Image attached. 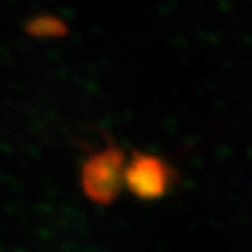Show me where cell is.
<instances>
[{
  "label": "cell",
  "instance_id": "obj_1",
  "mask_svg": "<svg viewBox=\"0 0 252 252\" xmlns=\"http://www.w3.org/2000/svg\"><path fill=\"white\" fill-rule=\"evenodd\" d=\"M126 153L116 146H108L82 162L81 185L84 194L101 206L112 204L120 194L126 174Z\"/></svg>",
  "mask_w": 252,
  "mask_h": 252
},
{
  "label": "cell",
  "instance_id": "obj_2",
  "mask_svg": "<svg viewBox=\"0 0 252 252\" xmlns=\"http://www.w3.org/2000/svg\"><path fill=\"white\" fill-rule=\"evenodd\" d=\"M172 183V170L166 162L146 153H135L126 164L124 185L135 196L142 200H155L162 196Z\"/></svg>",
  "mask_w": 252,
  "mask_h": 252
}]
</instances>
